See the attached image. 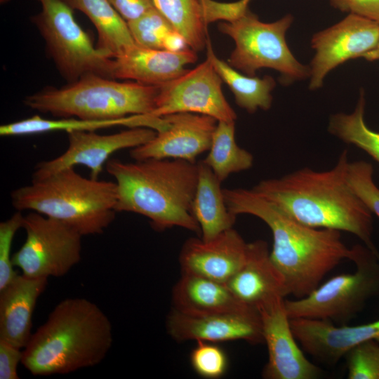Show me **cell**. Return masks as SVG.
<instances>
[{"label":"cell","mask_w":379,"mask_h":379,"mask_svg":"<svg viewBox=\"0 0 379 379\" xmlns=\"http://www.w3.org/2000/svg\"><path fill=\"white\" fill-rule=\"evenodd\" d=\"M222 190L230 212L255 216L270 229V258L284 279L288 295L295 299L307 295L343 260H351L353 246L344 243L340 231L302 225L253 189Z\"/></svg>","instance_id":"6da1fadb"},{"label":"cell","mask_w":379,"mask_h":379,"mask_svg":"<svg viewBox=\"0 0 379 379\" xmlns=\"http://www.w3.org/2000/svg\"><path fill=\"white\" fill-rule=\"evenodd\" d=\"M349 162L348 152L344 149L329 170L305 167L262 180L252 189L293 220L354 234L379 257L372 239L373 214L348 182Z\"/></svg>","instance_id":"7a4b0ae2"},{"label":"cell","mask_w":379,"mask_h":379,"mask_svg":"<svg viewBox=\"0 0 379 379\" xmlns=\"http://www.w3.org/2000/svg\"><path fill=\"white\" fill-rule=\"evenodd\" d=\"M117 187L116 211L145 216L155 230L180 227L201 234L192 211L198 165L185 160L149 159L106 163Z\"/></svg>","instance_id":"3957f363"},{"label":"cell","mask_w":379,"mask_h":379,"mask_svg":"<svg viewBox=\"0 0 379 379\" xmlns=\"http://www.w3.org/2000/svg\"><path fill=\"white\" fill-rule=\"evenodd\" d=\"M113 341L110 320L84 298L60 301L23 349L22 364L32 375L67 374L99 364Z\"/></svg>","instance_id":"277c9868"},{"label":"cell","mask_w":379,"mask_h":379,"mask_svg":"<svg viewBox=\"0 0 379 379\" xmlns=\"http://www.w3.org/2000/svg\"><path fill=\"white\" fill-rule=\"evenodd\" d=\"M13 206L59 220L82 236L100 234L116 216L114 182L86 178L66 168L14 190Z\"/></svg>","instance_id":"5b68a950"},{"label":"cell","mask_w":379,"mask_h":379,"mask_svg":"<svg viewBox=\"0 0 379 379\" xmlns=\"http://www.w3.org/2000/svg\"><path fill=\"white\" fill-rule=\"evenodd\" d=\"M157 93L158 86L90 74L60 88L46 87L23 102L30 109L57 117L107 120L152 115Z\"/></svg>","instance_id":"8992f818"},{"label":"cell","mask_w":379,"mask_h":379,"mask_svg":"<svg viewBox=\"0 0 379 379\" xmlns=\"http://www.w3.org/2000/svg\"><path fill=\"white\" fill-rule=\"evenodd\" d=\"M353 248L354 272L334 276L303 298L285 299L290 319H314L345 325L379 293V257L366 246L357 244Z\"/></svg>","instance_id":"52a82bcc"},{"label":"cell","mask_w":379,"mask_h":379,"mask_svg":"<svg viewBox=\"0 0 379 379\" xmlns=\"http://www.w3.org/2000/svg\"><path fill=\"white\" fill-rule=\"evenodd\" d=\"M292 22L288 14L275 22H264L248 10L236 20L220 23V32L235 44L227 63L248 76H255L261 68L273 69L285 84L310 77V67L295 58L286 40Z\"/></svg>","instance_id":"ba28073f"},{"label":"cell","mask_w":379,"mask_h":379,"mask_svg":"<svg viewBox=\"0 0 379 379\" xmlns=\"http://www.w3.org/2000/svg\"><path fill=\"white\" fill-rule=\"evenodd\" d=\"M41 11L32 20L44 39L46 53L67 83L98 74L112 79L113 58L107 57L74 18L63 0H38Z\"/></svg>","instance_id":"9c48e42d"},{"label":"cell","mask_w":379,"mask_h":379,"mask_svg":"<svg viewBox=\"0 0 379 379\" xmlns=\"http://www.w3.org/2000/svg\"><path fill=\"white\" fill-rule=\"evenodd\" d=\"M22 228L26 239L12 262L24 275L60 277L80 261L83 236L69 225L31 211L24 216Z\"/></svg>","instance_id":"30bf717a"},{"label":"cell","mask_w":379,"mask_h":379,"mask_svg":"<svg viewBox=\"0 0 379 379\" xmlns=\"http://www.w3.org/2000/svg\"><path fill=\"white\" fill-rule=\"evenodd\" d=\"M222 82L206 58L194 69L158 86L152 115L187 112L210 116L218 121H235L237 114L223 94Z\"/></svg>","instance_id":"8fae6325"},{"label":"cell","mask_w":379,"mask_h":379,"mask_svg":"<svg viewBox=\"0 0 379 379\" xmlns=\"http://www.w3.org/2000/svg\"><path fill=\"white\" fill-rule=\"evenodd\" d=\"M259 312L263 342L268 352L262 376L266 379H315L321 369L304 354L291 326L285 298L277 296L256 308Z\"/></svg>","instance_id":"7c38bea8"},{"label":"cell","mask_w":379,"mask_h":379,"mask_svg":"<svg viewBox=\"0 0 379 379\" xmlns=\"http://www.w3.org/2000/svg\"><path fill=\"white\" fill-rule=\"evenodd\" d=\"M379 41V22L349 13L335 25L316 33L311 40L315 55L310 67L309 88L321 87L326 74L350 59L361 58Z\"/></svg>","instance_id":"4fadbf2b"},{"label":"cell","mask_w":379,"mask_h":379,"mask_svg":"<svg viewBox=\"0 0 379 379\" xmlns=\"http://www.w3.org/2000/svg\"><path fill=\"white\" fill-rule=\"evenodd\" d=\"M157 131L147 127H134L119 133L100 135L95 131H74L67 133L68 147L61 155L41 161L35 167L32 180L44 178L57 171L76 165L91 171V178L98 180L104 164L114 152L135 148L150 140Z\"/></svg>","instance_id":"5bb4252c"},{"label":"cell","mask_w":379,"mask_h":379,"mask_svg":"<svg viewBox=\"0 0 379 379\" xmlns=\"http://www.w3.org/2000/svg\"><path fill=\"white\" fill-rule=\"evenodd\" d=\"M167 128L157 132L147 142L133 148L135 161L172 159L196 163L197 157L208 151L218 121L210 116L194 113H175L163 117Z\"/></svg>","instance_id":"9a60e30c"},{"label":"cell","mask_w":379,"mask_h":379,"mask_svg":"<svg viewBox=\"0 0 379 379\" xmlns=\"http://www.w3.org/2000/svg\"><path fill=\"white\" fill-rule=\"evenodd\" d=\"M167 330L176 341L201 340L220 343L244 340L264 343L261 320L256 308L207 315H190L174 309L166 321Z\"/></svg>","instance_id":"2e32d148"},{"label":"cell","mask_w":379,"mask_h":379,"mask_svg":"<svg viewBox=\"0 0 379 379\" xmlns=\"http://www.w3.org/2000/svg\"><path fill=\"white\" fill-rule=\"evenodd\" d=\"M293 333L303 351L326 365L336 364L355 345L369 340L379 343V319L371 323L337 325L320 319H291Z\"/></svg>","instance_id":"e0dca14e"},{"label":"cell","mask_w":379,"mask_h":379,"mask_svg":"<svg viewBox=\"0 0 379 379\" xmlns=\"http://www.w3.org/2000/svg\"><path fill=\"white\" fill-rule=\"evenodd\" d=\"M247 246L233 227L209 241L190 238L184 243L179 256L182 272L226 284L243 266Z\"/></svg>","instance_id":"ac0fdd59"},{"label":"cell","mask_w":379,"mask_h":379,"mask_svg":"<svg viewBox=\"0 0 379 379\" xmlns=\"http://www.w3.org/2000/svg\"><path fill=\"white\" fill-rule=\"evenodd\" d=\"M197 60V52L191 48L171 52L136 44L113 58L112 79L159 86L185 74L186 66Z\"/></svg>","instance_id":"d6986e66"},{"label":"cell","mask_w":379,"mask_h":379,"mask_svg":"<svg viewBox=\"0 0 379 379\" xmlns=\"http://www.w3.org/2000/svg\"><path fill=\"white\" fill-rule=\"evenodd\" d=\"M226 285L243 303L257 308L277 296L288 295L284 279L270 258L267 243H248L246 260Z\"/></svg>","instance_id":"ffe728a7"},{"label":"cell","mask_w":379,"mask_h":379,"mask_svg":"<svg viewBox=\"0 0 379 379\" xmlns=\"http://www.w3.org/2000/svg\"><path fill=\"white\" fill-rule=\"evenodd\" d=\"M47 278L18 274L0 290V339L24 349L32 334V315Z\"/></svg>","instance_id":"44dd1931"},{"label":"cell","mask_w":379,"mask_h":379,"mask_svg":"<svg viewBox=\"0 0 379 379\" xmlns=\"http://www.w3.org/2000/svg\"><path fill=\"white\" fill-rule=\"evenodd\" d=\"M172 300L174 310L190 315L234 312L253 307L238 300L226 284L189 273H182L174 286Z\"/></svg>","instance_id":"7402d4cb"},{"label":"cell","mask_w":379,"mask_h":379,"mask_svg":"<svg viewBox=\"0 0 379 379\" xmlns=\"http://www.w3.org/2000/svg\"><path fill=\"white\" fill-rule=\"evenodd\" d=\"M116 126H125L129 128L147 127L159 132L168 126V122L164 117L152 115H132L117 119L107 120H89L74 117L49 119L34 115L1 125L0 135L3 137L20 136L60 131L67 133L74 131H95Z\"/></svg>","instance_id":"603a6c76"},{"label":"cell","mask_w":379,"mask_h":379,"mask_svg":"<svg viewBox=\"0 0 379 379\" xmlns=\"http://www.w3.org/2000/svg\"><path fill=\"white\" fill-rule=\"evenodd\" d=\"M198 180L192 211L204 241H209L233 227L237 215L228 209L222 182L202 161L197 163Z\"/></svg>","instance_id":"cb8c5ba5"},{"label":"cell","mask_w":379,"mask_h":379,"mask_svg":"<svg viewBox=\"0 0 379 379\" xmlns=\"http://www.w3.org/2000/svg\"><path fill=\"white\" fill-rule=\"evenodd\" d=\"M84 13L98 33L96 46L110 58H117L136 45L127 22L108 0H63Z\"/></svg>","instance_id":"d4e9b609"},{"label":"cell","mask_w":379,"mask_h":379,"mask_svg":"<svg viewBox=\"0 0 379 379\" xmlns=\"http://www.w3.org/2000/svg\"><path fill=\"white\" fill-rule=\"evenodd\" d=\"M206 48V58L232 92L239 107L249 113H254L258 109L268 110L271 107V93L276 84L272 77L248 76L237 70L215 54L209 39Z\"/></svg>","instance_id":"484cf974"},{"label":"cell","mask_w":379,"mask_h":379,"mask_svg":"<svg viewBox=\"0 0 379 379\" xmlns=\"http://www.w3.org/2000/svg\"><path fill=\"white\" fill-rule=\"evenodd\" d=\"M203 161L221 182L232 173L253 166L252 154L236 142L235 121H218L208 154Z\"/></svg>","instance_id":"4316f807"},{"label":"cell","mask_w":379,"mask_h":379,"mask_svg":"<svg viewBox=\"0 0 379 379\" xmlns=\"http://www.w3.org/2000/svg\"><path fill=\"white\" fill-rule=\"evenodd\" d=\"M154 6L197 52L206 48L209 39L200 0H153Z\"/></svg>","instance_id":"83f0119b"},{"label":"cell","mask_w":379,"mask_h":379,"mask_svg":"<svg viewBox=\"0 0 379 379\" xmlns=\"http://www.w3.org/2000/svg\"><path fill=\"white\" fill-rule=\"evenodd\" d=\"M364 113V93L361 92L354 112L332 115L328 129L331 134L348 145L361 149L379 163V132L366 125Z\"/></svg>","instance_id":"f1b7e54d"},{"label":"cell","mask_w":379,"mask_h":379,"mask_svg":"<svg viewBox=\"0 0 379 379\" xmlns=\"http://www.w3.org/2000/svg\"><path fill=\"white\" fill-rule=\"evenodd\" d=\"M127 23L135 44L152 49L163 50L165 36L175 29L171 22L156 7L139 18Z\"/></svg>","instance_id":"f546056e"},{"label":"cell","mask_w":379,"mask_h":379,"mask_svg":"<svg viewBox=\"0 0 379 379\" xmlns=\"http://www.w3.org/2000/svg\"><path fill=\"white\" fill-rule=\"evenodd\" d=\"M348 379H379V343L374 340L361 343L344 356Z\"/></svg>","instance_id":"4dcf8cb0"},{"label":"cell","mask_w":379,"mask_h":379,"mask_svg":"<svg viewBox=\"0 0 379 379\" xmlns=\"http://www.w3.org/2000/svg\"><path fill=\"white\" fill-rule=\"evenodd\" d=\"M190 354V363L200 376L216 379L225 375L228 359L225 351L215 343L197 340Z\"/></svg>","instance_id":"1f68e13d"},{"label":"cell","mask_w":379,"mask_h":379,"mask_svg":"<svg viewBox=\"0 0 379 379\" xmlns=\"http://www.w3.org/2000/svg\"><path fill=\"white\" fill-rule=\"evenodd\" d=\"M348 182L372 214L379 218V188L373 180V168L366 161L349 162Z\"/></svg>","instance_id":"d6a6232c"},{"label":"cell","mask_w":379,"mask_h":379,"mask_svg":"<svg viewBox=\"0 0 379 379\" xmlns=\"http://www.w3.org/2000/svg\"><path fill=\"white\" fill-rule=\"evenodd\" d=\"M23 218L24 215L18 211L0 223V290L18 275L13 269L11 251L15 233L22 228Z\"/></svg>","instance_id":"836d02e7"},{"label":"cell","mask_w":379,"mask_h":379,"mask_svg":"<svg viewBox=\"0 0 379 379\" xmlns=\"http://www.w3.org/2000/svg\"><path fill=\"white\" fill-rule=\"evenodd\" d=\"M251 1L219 2L214 0H200L204 18L207 25L218 20L232 22L237 20L248 11Z\"/></svg>","instance_id":"e575fe53"},{"label":"cell","mask_w":379,"mask_h":379,"mask_svg":"<svg viewBox=\"0 0 379 379\" xmlns=\"http://www.w3.org/2000/svg\"><path fill=\"white\" fill-rule=\"evenodd\" d=\"M22 357L21 349L0 339V379H19L18 366Z\"/></svg>","instance_id":"d590c367"},{"label":"cell","mask_w":379,"mask_h":379,"mask_svg":"<svg viewBox=\"0 0 379 379\" xmlns=\"http://www.w3.org/2000/svg\"><path fill=\"white\" fill-rule=\"evenodd\" d=\"M335 8L379 22V0H330Z\"/></svg>","instance_id":"8d00e7d4"},{"label":"cell","mask_w":379,"mask_h":379,"mask_svg":"<svg viewBox=\"0 0 379 379\" xmlns=\"http://www.w3.org/2000/svg\"><path fill=\"white\" fill-rule=\"evenodd\" d=\"M127 22L135 20L155 7L153 0H108Z\"/></svg>","instance_id":"74e56055"},{"label":"cell","mask_w":379,"mask_h":379,"mask_svg":"<svg viewBox=\"0 0 379 379\" xmlns=\"http://www.w3.org/2000/svg\"><path fill=\"white\" fill-rule=\"evenodd\" d=\"M190 48L183 35L175 29L170 31L163 41V50L180 52Z\"/></svg>","instance_id":"f35d334b"},{"label":"cell","mask_w":379,"mask_h":379,"mask_svg":"<svg viewBox=\"0 0 379 379\" xmlns=\"http://www.w3.org/2000/svg\"><path fill=\"white\" fill-rule=\"evenodd\" d=\"M361 58L368 61L379 60V41L373 50L364 54Z\"/></svg>","instance_id":"ab89813d"}]
</instances>
